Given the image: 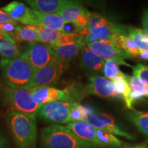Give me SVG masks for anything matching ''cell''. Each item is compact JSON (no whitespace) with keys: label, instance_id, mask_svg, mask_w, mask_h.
Returning <instances> with one entry per match:
<instances>
[{"label":"cell","instance_id":"29","mask_svg":"<svg viewBox=\"0 0 148 148\" xmlns=\"http://www.w3.org/2000/svg\"><path fill=\"white\" fill-rule=\"evenodd\" d=\"M116 42L131 57L136 58L139 56V50L135 46L134 42L130 36L126 35H120Z\"/></svg>","mask_w":148,"mask_h":148},{"label":"cell","instance_id":"6","mask_svg":"<svg viewBox=\"0 0 148 148\" xmlns=\"http://www.w3.org/2000/svg\"><path fill=\"white\" fill-rule=\"evenodd\" d=\"M86 46L92 53L103 60H114L119 65L123 64L133 67L124 61V59L130 58L131 56L122 49L117 42L110 40H97L93 42H87Z\"/></svg>","mask_w":148,"mask_h":148},{"label":"cell","instance_id":"13","mask_svg":"<svg viewBox=\"0 0 148 148\" xmlns=\"http://www.w3.org/2000/svg\"><path fill=\"white\" fill-rule=\"evenodd\" d=\"M89 82L85 89L88 94L106 98L120 97V95L114 89L112 82L106 77L100 75L90 77Z\"/></svg>","mask_w":148,"mask_h":148},{"label":"cell","instance_id":"31","mask_svg":"<svg viewBox=\"0 0 148 148\" xmlns=\"http://www.w3.org/2000/svg\"><path fill=\"white\" fill-rule=\"evenodd\" d=\"M17 25L18 23L14 21L8 22V23L0 25V31L3 34H5L7 36L10 37L16 43H17V42H20L18 36L17 30H16Z\"/></svg>","mask_w":148,"mask_h":148},{"label":"cell","instance_id":"19","mask_svg":"<svg viewBox=\"0 0 148 148\" xmlns=\"http://www.w3.org/2000/svg\"><path fill=\"white\" fill-rule=\"evenodd\" d=\"M10 37L0 32V55L1 59L12 60L21 56L18 45Z\"/></svg>","mask_w":148,"mask_h":148},{"label":"cell","instance_id":"40","mask_svg":"<svg viewBox=\"0 0 148 148\" xmlns=\"http://www.w3.org/2000/svg\"><path fill=\"white\" fill-rule=\"evenodd\" d=\"M3 96H4V88H3L2 84H1V80H0V104L2 102Z\"/></svg>","mask_w":148,"mask_h":148},{"label":"cell","instance_id":"1","mask_svg":"<svg viewBox=\"0 0 148 148\" xmlns=\"http://www.w3.org/2000/svg\"><path fill=\"white\" fill-rule=\"evenodd\" d=\"M0 69L3 79L10 87L31 88L36 70L23 54L12 60L1 59Z\"/></svg>","mask_w":148,"mask_h":148},{"label":"cell","instance_id":"15","mask_svg":"<svg viewBox=\"0 0 148 148\" xmlns=\"http://www.w3.org/2000/svg\"><path fill=\"white\" fill-rule=\"evenodd\" d=\"M80 64L82 68L90 77L98 76L103 73L104 61L96 56L84 45L80 51Z\"/></svg>","mask_w":148,"mask_h":148},{"label":"cell","instance_id":"17","mask_svg":"<svg viewBox=\"0 0 148 148\" xmlns=\"http://www.w3.org/2000/svg\"><path fill=\"white\" fill-rule=\"evenodd\" d=\"M81 34V33H80ZM84 34H81L79 39L74 43L62 46L49 45L56 55L61 60L69 61L80 53L82 47L86 45V40L84 39Z\"/></svg>","mask_w":148,"mask_h":148},{"label":"cell","instance_id":"28","mask_svg":"<svg viewBox=\"0 0 148 148\" xmlns=\"http://www.w3.org/2000/svg\"><path fill=\"white\" fill-rule=\"evenodd\" d=\"M103 73L107 79L125 78L126 75L119 69V64L114 60H106L103 64Z\"/></svg>","mask_w":148,"mask_h":148},{"label":"cell","instance_id":"38","mask_svg":"<svg viewBox=\"0 0 148 148\" xmlns=\"http://www.w3.org/2000/svg\"><path fill=\"white\" fill-rule=\"evenodd\" d=\"M145 96V94L143 93H140V92H134V91H131V97H132L133 101L136 100V99H139L140 98H142L143 97Z\"/></svg>","mask_w":148,"mask_h":148},{"label":"cell","instance_id":"32","mask_svg":"<svg viewBox=\"0 0 148 148\" xmlns=\"http://www.w3.org/2000/svg\"><path fill=\"white\" fill-rule=\"evenodd\" d=\"M133 73L134 76L138 77L144 83L148 85V66L141 64L133 66Z\"/></svg>","mask_w":148,"mask_h":148},{"label":"cell","instance_id":"23","mask_svg":"<svg viewBox=\"0 0 148 148\" xmlns=\"http://www.w3.org/2000/svg\"><path fill=\"white\" fill-rule=\"evenodd\" d=\"M129 119L134 123L138 130L148 136V112L132 110L129 112Z\"/></svg>","mask_w":148,"mask_h":148},{"label":"cell","instance_id":"14","mask_svg":"<svg viewBox=\"0 0 148 148\" xmlns=\"http://www.w3.org/2000/svg\"><path fill=\"white\" fill-rule=\"evenodd\" d=\"M24 2L32 10L44 14H57L64 8L79 3L73 0H27Z\"/></svg>","mask_w":148,"mask_h":148},{"label":"cell","instance_id":"21","mask_svg":"<svg viewBox=\"0 0 148 148\" xmlns=\"http://www.w3.org/2000/svg\"><path fill=\"white\" fill-rule=\"evenodd\" d=\"M129 36L132 38L138 50L148 51V34L143 29L128 26L127 28Z\"/></svg>","mask_w":148,"mask_h":148},{"label":"cell","instance_id":"34","mask_svg":"<svg viewBox=\"0 0 148 148\" xmlns=\"http://www.w3.org/2000/svg\"><path fill=\"white\" fill-rule=\"evenodd\" d=\"M142 24H143L144 31L148 34V9L143 11L142 15Z\"/></svg>","mask_w":148,"mask_h":148},{"label":"cell","instance_id":"2","mask_svg":"<svg viewBox=\"0 0 148 148\" xmlns=\"http://www.w3.org/2000/svg\"><path fill=\"white\" fill-rule=\"evenodd\" d=\"M6 121L18 148H36V119L10 110L7 114Z\"/></svg>","mask_w":148,"mask_h":148},{"label":"cell","instance_id":"11","mask_svg":"<svg viewBox=\"0 0 148 148\" xmlns=\"http://www.w3.org/2000/svg\"><path fill=\"white\" fill-rule=\"evenodd\" d=\"M8 14L12 21L21 23L25 25L39 26V21L34 10L28 8L24 3L13 1L1 8Z\"/></svg>","mask_w":148,"mask_h":148},{"label":"cell","instance_id":"5","mask_svg":"<svg viewBox=\"0 0 148 148\" xmlns=\"http://www.w3.org/2000/svg\"><path fill=\"white\" fill-rule=\"evenodd\" d=\"M4 96L10 110L36 119L40 108L33 99L29 89L4 87Z\"/></svg>","mask_w":148,"mask_h":148},{"label":"cell","instance_id":"22","mask_svg":"<svg viewBox=\"0 0 148 148\" xmlns=\"http://www.w3.org/2000/svg\"><path fill=\"white\" fill-rule=\"evenodd\" d=\"M16 30L20 41L29 42L31 44L38 42V34L36 26L18 25Z\"/></svg>","mask_w":148,"mask_h":148},{"label":"cell","instance_id":"4","mask_svg":"<svg viewBox=\"0 0 148 148\" xmlns=\"http://www.w3.org/2000/svg\"><path fill=\"white\" fill-rule=\"evenodd\" d=\"M87 18V26L80 33L89 34L96 40H106L116 42L120 35H126L124 26L108 21L100 14L88 11Z\"/></svg>","mask_w":148,"mask_h":148},{"label":"cell","instance_id":"25","mask_svg":"<svg viewBox=\"0 0 148 148\" xmlns=\"http://www.w3.org/2000/svg\"><path fill=\"white\" fill-rule=\"evenodd\" d=\"M36 29L38 34V42L48 45H54L58 37L63 33L62 32L45 28L40 25L36 26Z\"/></svg>","mask_w":148,"mask_h":148},{"label":"cell","instance_id":"35","mask_svg":"<svg viewBox=\"0 0 148 148\" xmlns=\"http://www.w3.org/2000/svg\"><path fill=\"white\" fill-rule=\"evenodd\" d=\"M12 20L8 16V14L2 10H0V25L12 21Z\"/></svg>","mask_w":148,"mask_h":148},{"label":"cell","instance_id":"41","mask_svg":"<svg viewBox=\"0 0 148 148\" xmlns=\"http://www.w3.org/2000/svg\"><path fill=\"white\" fill-rule=\"evenodd\" d=\"M145 96H146V97H148V90L145 92Z\"/></svg>","mask_w":148,"mask_h":148},{"label":"cell","instance_id":"30","mask_svg":"<svg viewBox=\"0 0 148 148\" xmlns=\"http://www.w3.org/2000/svg\"><path fill=\"white\" fill-rule=\"evenodd\" d=\"M125 80L127 81L132 91L145 94V92L148 90V85L144 83L138 77L126 75Z\"/></svg>","mask_w":148,"mask_h":148},{"label":"cell","instance_id":"24","mask_svg":"<svg viewBox=\"0 0 148 148\" xmlns=\"http://www.w3.org/2000/svg\"><path fill=\"white\" fill-rule=\"evenodd\" d=\"M96 136L99 147H119L122 145V141L113 134L100 129H96Z\"/></svg>","mask_w":148,"mask_h":148},{"label":"cell","instance_id":"39","mask_svg":"<svg viewBox=\"0 0 148 148\" xmlns=\"http://www.w3.org/2000/svg\"><path fill=\"white\" fill-rule=\"evenodd\" d=\"M139 56L143 60H148V51L139 50Z\"/></svg>","mask_w":148,"mask_h":148},{"label":"cell","instance_id":"42","mask_svg":"<svg viewBox=\"0 0 148 148\" xmlns=\"http://www.w3.org/2000/svg\"><path fill=\"white\" fill-rule=\"evenodd\" d=\"M0 32H1V31H0Z\"/></svg>","mask_w":148,"mask_h":148},{"label":"cell","instance_id":"18","mask_svg":"<svg viewBox=\"0 0 148 148\" xmlns=\"http://www.w3.org/2000/svg\"><path fill=\"white\" fill-rule=\"evenodd\" d=\"M34 13L39 21L40 26L52 30L65 32L64 26L68 23L58 14H44L35 10Z\"/></svg>","mask_w":148,"mask_h":148},{"label":"cell","instance_id":"7","mask_svg":"<svg viewBox=\"0 0 148 148\" xmlns=\"http://www.w3.org/2000/svg\"><path fill=\"white\" fill-rule=\"evenodd\" d=\"M77 102L55 101L40 106L38 114L45 121L53 123H69L71 109Z\"/></svg>","mask_w":148,"mask_h":148},{"label":"cell","instance_id":"27","mask_svg":"<svg viewBox=\"0 0 148 148\" xmlns=\"http://www.w3.org/2000/svg\"><path fill=\"white\" fill-rule=\"evenodd\" d=\"M92 114L94 113H92V111H90L89 109L85 108L82 105H79L78 103H75L70 112L69 123L86 121Z\"/></svg>","mask_w":148,"mask_h":148},{"label":"cell","instance_id":"37","mask_svg":"<svg viewBox=\"0 0 148 148\" xmlns=\"http://www.w3.org/2000/svg\"><path fill=\"white\" fill-rule=\"evenodd\" d=\"M0 148H10L8 139L1 134H0Z\"/></svg>","mask_w":148,"mask_h":148},{"label":"cell","instance_id":"8","mask_svg":"<svg viewBox=\"0 0 148 148\" xmlns=\"http://www.w3.org/2000/svg\"><path fill=\"white\" fill-rule=\"evenodd\" d=\"M64 69L63 61L57 58L35 72L31 88L50 86L56 84Z\"/></svg>","mask_w":148,"mask_h":148},{"label":"cell","instance_id":"3","mask_svg":"<svg viewBox=\"0 0 148 148\" xmlns=\"http://www.w3.org/2000/svg\"><path fill=\"white\" fill-rule=\"evenodd\" d=\"M42 148H96L97 145L84 141L75 136L67 127L53 124L44 127L40 133Z\"/></svg>","mask_w":148,"mask_h":148},{"label":"cell","instance_id":"33","mask_svg":"<svg viewBox=\"0 0 148 148\" xmlns=\"http://www.w3.org/2000/svg\"><path fill=\"white\" fill-rule=\"evenodd\" d=\"M87 12L88 11L86 10L85 12L81 13L77 16L76 21H75L73 25H75L77 29L83 30L86 28L88 24V18H87Z\"/></svg>","mask_w":148,"mask_h":148},{"label":"cell","instance_id":"36","mask_svg":"<svg viewBox=\"0 0 148 148\" xmlns=\"http://www.w3.org/2000/svg\"><path fill=\"white\" fill-rule=\"evenodd\" d=\"M116 148H148V139L146 140L145 141L143 142V143L136 144V145L121 146V147Z\"/></svg>","mask_w":148,"mask_h":148},{"label":"cell","instance_id":"12","mask_svg":"<svg viewBox=\"0 0 148 148\" xmlns=\"http://www.w3.org/2000/svg\"><path fill=\"white\" fill-rule=\"evenodd\" d=\"M85 121H87L96 129L102 130L110 134L122 136L128 140H135L134 136L120 128L115 123L114 118L108 114L94 113L91 114Z\"/></svg>","mask_w":148,"mask_h":148},{"label":"cell","instance_id":"26","mask_svg":"<svg viewBox=\"0 0 148 148\" xmlns=\"http://www.w3.org/2000/svg\"><path fill=\"white\" fill-rule=\"evenodd\" d=\"M86 10V9L82 8L79 5V3H77V4L71 5V6L63 9L57 14L60 15L68 23H71L74 24L75 21H76L77 16Z\"/></svg>","mask_w":148,"mask_h":148},{"label":"cell","instance_id":"20","mask_svg":"<svg viewBox=\"0 0 148 148\" xmlns=\"http://www.w3.org/2000/svg\"><path fill=\"white\" fill-rule=\"evenodd\" d=\"M113 84L114 88L118 94L122 95V97L124 99L125 105L130 110H133L132 104L134 103L132 97H131V90L129 84L125 78H115L111 81Z\"/></svg>","mask_w":148,"mask_h":148},{"label":"cell","instance_id":"9","mask_svg":"<svg viewBox=\"0 0 148 148\" xmlns=\"http://www.w3.org/2000/svg\"><path fill=\"white\" fill-rule=\"evenodd\" d=\"M32 98L38 106L55 101H69L75 102L67 90H61L50 86H42L29 88Z\"/></svg>","mask_w":148,"mask_h":148},{"label":"cell","instance_id":"10","mask_svg":"<svg viewBox=\"0 0 148 148\" xmlns=\"http://www.w3.org/2000/svg\"><path fill=\"white\" fill-rule=\"evenodd\" d=\"M23 55L36 71L58 58L49 45L39 42L31 44L28 49Z\"/></svg>","mask_w":148,"mask_h":148},{"label":"cell","instance_id":"16","mask_svg":"<svg viewBox=\"0 0 148 148\" xmlns=\"http://www.w3.org/2000/svg\"><path fill=\"white\" fill-rule=\"evenodd\" d=\"M66 127L79 139L99 147L96 136V128L87 121L72 122L68 123Z\"/></svg>","mask_w":148,"mask_h":148}]
</instances>
